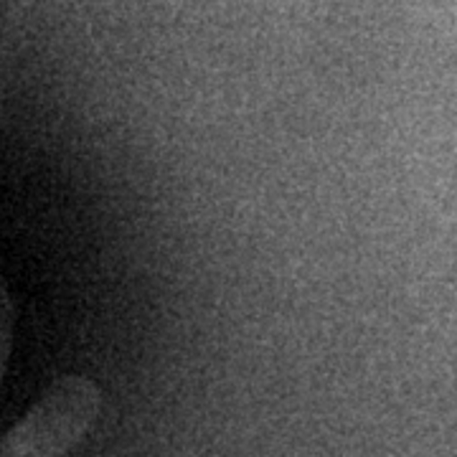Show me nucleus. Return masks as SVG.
<instances>
[{
	"label": "nucleus",
	"instance_id": "1",
	"mask_svg": "<svg viewBox=\"0 0 457 457\" xmlns=\"http://www.w3.org/2000/svg\"><path fill=\"white\" fill-rule=\"evenodd\" d=\"M102 409L95 378L66 374L56 378L0 445V457H64L89 435Z\"/></svg>",
	"mask_w": 457,
	"mask_h": 457
}]
</instances>
